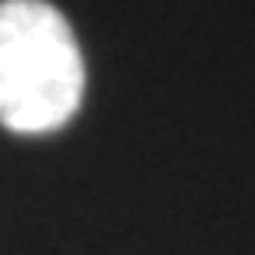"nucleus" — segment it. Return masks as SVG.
Returning a JSON list of instances; mask_svg holds the SVG:
<instances>
[{"label":"nucleus","mask_w":255,"mask_h":255,"mask_svg":"<svg viewBox=\"0 0 255 255\" xmlns=\"http://www.w3.org/2000/svg\"><path fill=\"white\" fill-rule=\"evenodd\" d=\"M83 57L70 23L43 0L0 3V123L50 132L83 100Z\"/></svg>","instance_id":"1"}]
</instances>
